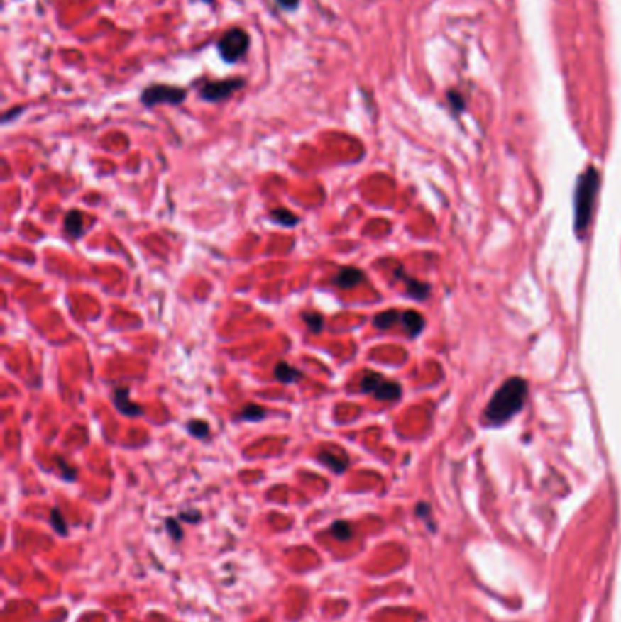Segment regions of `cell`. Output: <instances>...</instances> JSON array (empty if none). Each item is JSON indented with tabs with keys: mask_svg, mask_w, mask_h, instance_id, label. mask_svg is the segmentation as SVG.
Instances as JSON below:
<instances>
[{
	"mask_svg": "<svg viewBox=\"0 0 621 622\" xmlns=\"http://www.w3.org/2000/svg\"><path fill=\"white\" fill-rule=\"evenodd\" d=\"M266 417H268V409L263 408V406L259 404L244 406L239 413L236 415L237 421H248V422H259Z\"/></svg>",
	"mask_w": 621,
	"mask_h": 622,
	"instance_id": "cell-13",
	"label": "cell"
},
{
	"mask_svg": "<svg viewBox=\"0 0 621 622\" xmlns=\"http://www.w3.org/2000/svg\"><path fill=\"white\" fill-rule=\"evenodd\" d=\"M206 2H211V0H206Z\"/></svg>",
	"mask_w": 621,
	"mask_h": 622,
	"instance_id": "cell-26",
	"label": "cell"
},
{
	"mask_svg": "<svg viewBox=\"0 0 621 622\" xmlns=\"http://www.w3.org/2000/svg\"><path fill=\"white\" fill-rule=\"evenodd\" d=\"M248 42V35L243 30H230L219 42V53L226 62H236L246 53Z\"/></svg>",
	"mask_w": 621,
	"mask_h": 622,
	"instance_id": "cell-4",
	"label": "cell"
},
{
	"mask_svg": "<svg viewBox=\"0 0 621 622\" xmlns=\"http://www.w3.org/2000/svg\"><path fill=\"white\" fill-rule=\"evenodd\" d=\"M397 277H401V279L405 280V284H407V288H408V293H410L414 299H419L421 301V299H424V296H427V293H429V286H424L423 282L410 279V277H405L403 272H397Z\"/></svg>",
	"mask_w": 621,
	"mask_h": 622,
	"instance_id": "cell-15",
	"label": "cell"
},
{
	"mask_svg": "<svg viewBox=\"0 0 621 622\" xmlns=\"http://www.w3.org/2000/svg\"><path fill=\"white\" fill-rule=\"evenodd\" d=\"M319 462H323L326 468L332 470L334 473H343L344 470L348 468V459L343 455H336L334 451H321L317 455Z\"/></svg>",
	"mask_w": 621,
	"mask_h": 622,
	"instance_id": "cell-11",
	"label": "cell"
},
{
	"mask_svg": "<svg viewBox=\"0 0 621 622\" xmlns=\"http://www.w3.org/2000/svg\"><path fill=\"white\" fill-rule=\"evenodd\" d=\"M277 4L282 9H295L299 6V0H277Z\"/></svg>",
	"mask_w": 621,
	"mask_h": 622,
	"instance_id": "cell-25",
	"label": "cell"
},
{
	"mask_svg": "<svg viewBox=\"0 0 621 622\" xmlns=\"http://www.w3.org/2000/svg\"><path fill=\"white\" fill-rule=\"evenodd\" d=\"M302 321L307 322L308 330H310L312 333H321V331H323V328H324L323 315L307 311V313H302Z\"/></svg>",
	"mask_w": 621,
	"mask_h": 622,
	"instance_id": "cell-19",
	"label": "cell"
},
{
	"mask_svg": "<svg viewBox=\"0 0 621 622\" xmlns=\"http://www.w3.org/2000/svg\"><path fill=\"white\" fill-rule=\"evenodd\" d=\"M397 321H401V313H399V311H395V309H386V311H383V313L375 315L374 326L378 328V330H388V328L394 326Z\"/></svg>",
	"mask_w": 621,
	"mask_h": 622,
	"instance_id": "cell-14",
	"label": "cell"
},
{
	"mask_svg": "<svg viewBox=\"0 0 621 622\" xmlns=\"http://www.w3.org/2000/svg\"><path fill=\"white\" fill-rule=\"evenodd\" d=\"M244 86V80L243 79H233V80H221V82H210L206 84L204 88H202L201 96L204 101H224L228 96L231 95L233 91L241 89Z\"/></svg>",
	"mask_w": 621,
	"mask_h": 622,
	"instance_id": "cell-5",
	"label": "cell"
},
{
	"mask_svg": "<svg viewBox=\"0 0 621 622\" xmlns=\"http://www.w3.org/2000/svg\"><path fill=\"white\" fill-rule=\"evenodd\" d=\"M181 518H185V521H189V522H199V518H201V513H199L197 510L182 511V513H181Z\"/></svg>",
	"mask_w": 621,
	"mask_h": 622,
	"instance_id": "cell-24",
	"label": "cell"
},
{
	"mask_svg": "<svg viewBox=\"0 0 621 622\" xmlns=\"http://www.w3.org/2000/svg\"><path fill=\"white\" fill-rule=\"evenodd\" d=\"M401 324H403V328L410 337H416V335H419L423 331L424 318L417 311H414V309H407V311L401 313Z\"/></svg>",
	"mask_w": 621,
	"mask_h": 622,
	"instance_id": "cell-10",
	"label": "cell"
},
{
	"mask_svg": "<svg viewBox=\"0 0 621 622\" xmlns=\"http://www.w3.org/2000/svg\"><path fill=\"white\" fill-rule=\"evenodd\" d=\"M273 375H275V379H277L279 382H282V384H295V382H299V380L302 379V373L299 372L297 367L285 362V360L277 362V366L273 370Z\"/></svg>",
	"mask_w": 621,
	"mask_h": 622,
	"instance_id": "cell-9",
	"label": "cell"
},
{
	"mask_svg": "<svg viewBox=\"0 0 621 622\" xmlns=\"http://www.w3.org/2000/svg\"><path fill=\"white\" fill-rule=\"evenodd\" d=\"M57 464H59L60 466V470H62V477L66 480H75V477H77V473H75V468H72V466H67L66 464V460L62 459V457H57Z\"/></svg>",
	"mask_w": 621,
	"mask_h": 622,
	"instance_id": "cell-23",
	"label": "cell"
},
{
	"mask_svg": "<svg viewBox=\"0 0 621 622\" xmlns=\"http://www.w3.org/2000/svg\"><path fill=\"white\" fill-rule=\"evenodd\" d=\"M270 217L277 222V224L286 226V228H290V226H295L299 222L297 215L292 213V211H288V209H285V208L272 209V211H270Z\"/></svg>",
	"mask_w": 621,
	"mask_h": 622,
	"instance_id": "cell-16",
	"label": "cell"
},
{
	"mask_svg": "<svg viewBox=\"0 0 621 622\" xmlns=\"http://www.w3.org/2000/svg\"><path fill=\"white\" fill-rule=\"evenodd\" d=\"M51 524H53L55 531H59L62 537H66L67 526H66V522H64V517H62V513H60L59 508H53V510H51Z\"/></svg>",
	"mask_w": 621,
	"mask_h": 622,
	"instance_id": "cell-21",
	"label": "cell"
},
{
	"mask_svg": "<svg viewBox=\"0 0 621 622\" xmlns=\"http://www.w3.org/2000/svg\"><path fill=\"white\" fill-rule=\"evenodd\" d=\"M330 531H332V535H336V539H339V540L352 539V533H353L352 526H350L348 522H344V521L334 522V526L330 528Z\"/></svg>",
	"mask_w": 621,
	"mask_h": 622,
	"instance_id": "cell-20",
	"label": "cell"
},
{
	"mask_svg": "<svg viewBox=\"0 0 621 622\" xmlns=\"http://www.w3.org/2000/svg\"><path fill=\"white\" fill-rule=\"evenodd\" d=\"M374 397L378 401H397L401 397V386L392 380H383L379 388L374 391Z\"/></svg>",
	"mask_w": 621,
	"mask_h": 622,
	"instance_id": "cell-12",
	"label": "cell"
},
{
	"mask_svg": "<svg viewBox=\"0 0 621 622\" xmlns=\"http://www.w3.org/2000/svg\"><path fill=\"white\" fill-rule=\"evenodd\" d=\"M527 382L523 379H508L488 402L485 415L492 424H501V422L512 418L514 415L523 408L527 399Z\"/></svg>",
	"mask_w": 621,
	"mask_h": 622,
	"instance_id": "cell-1",
	"label": "cell"
},
{
	"mask_svg": "<svg viewBox=\"0 0 621 622\" xmlns=\"http://www.w3.org/2000/svg\"><path fill=\"white\" fill-rule=\"evenodd\" d=\"M186 99L185 89L172 88V86H166V84H155V86H150L148 89H144L143 95H141V101L148 108H153L157 104H181Z\"/></svg>",
	"mask_w": 621,
	"mask_h": 622,
	"instance_id": "cell-3",
	"label": "cell"
},
{
	"mask_svg": "<svg viewBox=\"0 0 621 622\" xmlns=\"http://www.w3.org/2000/svg\"><path fill=\"white\" fill-rule=\"evenodd\" d=\"M114 404L115 408L126 417H141L143 415V406L135 404L130 399V388L119 386L114 391Z\"/></svg>",
	"mask_w": 621,
	"mask_h": 622,
	"instance_id": "cell-6",
	"label": "cell"
},
{
	"mask_svg": "<svg viewBox=\"0 0 621 622\" xmlns=\"http://www.w3.org/2000/svg\"><path fill=\"white\" fill-rule=\"evenodd\" d=\"M363 279H365V273H363L361 270H357V267H341L339 273H337L336 279H334V284H336L337 288L348 289L357 284H361Z\"/></svg>",
	"mask_w": 621,
	"mask_h": 622,
	"instance_id": "cell-8",
	"label": "cell"
},
{
	"mask_svg": "<svg viewBox=\"0 0 621 622\" xmlns=\"http://www.w3.org/2000/svg\"><path fill=\"white\" fill-rule=\"evenodd\" d=\"M186 430H188V433H192L195 439H204V437L210 435V426H208V422L197 421V418H195V421H189L188 424H186Z\"/></svg>",
	"mask_w": 621,
	"mask_h": 622,
	"instance_id": "cell-18",
	"label": "cell"
},
{
	"mask_svg": "<svg viewBox=\"0 0 621 622\" xmlns=\"http://www.w3.org/2000/svg\"><path fill=\"white\" fill-rule=\"evenodd\" d=\"M64 230L73 240H79L82 235L86 233V226H84V217L80 213L79 209H70L64 217Z\"/></svg>",
	"mask_w": 621,
	"mask_h": 622,
	"instance_id": "cell-7",
	"label": "cell"
},
{
	"mask_svg": "<svg viewBox=\"0 0 621 622\" xmlns=\"http://www.w3.org/2000/svg\"><path fill=\"white\" fill-rule=\"evenodd\" d=\"M166 528H168L170 537H172L173 540H181L182 539V530H181V526H179V522H177L175 518H166Z\"/></svg>",
	"mask_w": 621,
	"mask_h": 622,
	"instance_id": "cell-22",
	"label": "cell"
},
{
	"mask_svg": "<svg viewBox=\"0 0 621 622\" xmlns=\"http://www.w3.org/2000/svg\"><path fill=\"white\" fill-rule=\"evenodd\" d=\"M598 189H600V173L596 172V167H588L587 172L579 177L578 188H576V230L579 235H583L590 222Z\"/></svg>",
	"mask_w": 621,
	"mask_h": 622,
	"instance_id": "cell-2",
	"label": "cell"
},
{
	"mask_svg": "<svg viewBox=\"0 0 621 622\" xmlns=\"http://www.w3.org/2000/svg\"><path fill=\"white\" fill-rule=\"evenodd\" d=\"M383 380H385V377L379 375V373L365 372V377H363L361 380V389L365 393H374L375 389L379 388V384H381Z\"/></svg>",
	"mask_w": 621,
	"mask_h": 622,
	"instance_id": "cell-17",
	"label": "cell"
}]
</instances>
